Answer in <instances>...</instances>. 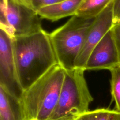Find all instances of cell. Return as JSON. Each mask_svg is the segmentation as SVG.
<instances>
[{"mask_svg":"<svg viewBox=\"0 0 120 120\" xmlns=\"http://www.w3.org/2000/svg\"><path fill=\"white\" fill-rule=\"evenodd\" d=\"M110 71L111 74L112 98L115 102V110L120 112V64L110 70Z\"/></svg>","mask_w":120,"mask_h":120,"instance_id":"4fadbf2b","label":"cell"},{"mask_svg":"<svg viewBox=\"0 0 120 120\" xmlns=\"http://www.w3.org/2000/svg\"><path fill=\"white\" fill-rule=\"evenodd\" d=\"M77 120H120V112L115 110L100 108L77 116Z\"/></svg>","mask_w":120,"mask_h":120,"instance_id":"7c38bea8","label":"cell"},{"mask_svg":"<svg viewBox=\"0 0 120 120\" xmlns=\"http://www.w3.org/2000/svg\"><path fill=\"white\" fill-rule=\"evenodd\" d=\"M84 71L79 68L65 70L57 104L48 120L68 114L78 116L89 111V105L93 98L84 77Z\"/></svg>","mask_w":120,"mask_h":120,"instance_id":"277c9868","label":"cell"},{"mask_svg":"<svg viewBox=\"0 0 120 120\" xmlns=\"http://www.w3.org/2000/svg\"><path fill=\"white\" fill-rule=\"evenodd\" d=\"M65 73L57 64L24 91L21 100L26 120H48L57 104Z\"/></svg>","mask_w":120,"mask_h":120,"instance_id":"7a4b0ae2","label":"cell"},{"mask_svg":"<svg viewBox=\"0 0 120 120\" xmlns=\"http://www.w3.org/2000/svg\"><path fill=\"white\" fill-rule=\"evenodd\" d=\"M77 117L74 114H68L52 120H77Z\"/></svg>","mask_w":120,"mask_h":120,"instance_id":"e0dca14e","label":"cell"},{"mask_svg":"<svg viewBox=\"0 0 120 120\" xmlns=\"http://www.w3.org/2000/svg\"><path fill=\"white\" fill-rule=\"evenodd\" d=\"M21 0L22 1L24 2L26 4H28L30 5L31 6V2H32V0Z\"/></svg>","mask_w":120,"mask_h":120,"instance_id":"ac0fdd59","label":"cell"},{"mask_svg":"<svg viewBox=\"0 0 120 120\" xmlns=\"http://www.w3.org/2000/svg\"><path fill=\"white\" fill-rule=\"evenodd\" d=\"M113 0H83L76 15L89 18H95Z\"/></svg>","mask_w":120,"mask_h":120,"instance_id":"8fae6325","label":"cell"},{"mask_svg":"<svg viewBox=\"0 0 120 120\" xmlns=\"http://www.w3.org/2000/svg\"><path fill=\"white\" fill-rule=\"evenodd\" d=\"M113 26L120 24V0H113Z\"/></svg>","mask_w":120,"mask_h":120,"instance_id":"5bb4252c","label":"cell"},{"mask_svg":"<svg viewBox=\"0 0 120 120\" xmlns=\"http://www.w3.org/2000/svg\"><path fill=\"white\" fill-rule=\"evenodd\" d=\"M95 18L74 15L49 33L58 64L65 70L75 68L86 35Z\"/></svg>","mask_w":120,"mask_h":120,"instance_id":"3957f363","label":"cell"},{"mask_svg":"<svg viewBox=\"0 0 120 120\" xmlns=\"http://www.w3.org/2000/svg\"><path fill=\"white\" fill-rule=\"evenodd\" d=\"M64 0H32L31 5L33 8L37 11L38 8L42 7Z\"/></svg>","mask_w":120,"mask_h":120,"instance_id":"9a60e30c","label":"cell"},{"mask_svg":"<svg viewBox=\"0 0 120 120\" xmlns=\"http://www.w3.org/2000/svg\"><path fill=\"white\" fill-rule=\"evenodd\" d=\"M0 120H26L22 100L1 86Z\"/></svg>","mask_w":120,"mask_h":120,"instance_id":"9c48e42d","label":"cell"},{"mask_svg":"<svg viewBox=\"0 0 120 120\" xmlns=\"http://www.w3.org/2000/svg\"><path fill=\"white\" fill-rule=\"evenodd\" d=\"M41 18L30 5L20 0H1L0 29L12 38L42 30Z\"/></svg>","mask_w":120,"mask_h":120,"instance_id":"5b68a950","label":"cell"},{"mask_svg":"<svg viewBox=\"0 0 120 120\" xmlns=\"http://www.w3.org/2000/svg\"><path fill=\"white\" fill-rule=\"evenodd\" d=\"M112 5L113 1L95 18L90 27L76 61L75 68L84 69L87 60L93 49L113 27Z\"/></svg>","mask_w":120,"mask_h":120,"instance_id":"52a82bcc","label":"cell"},{"mask_svg":"<svg viewBox=\"0 0 120 120\" xmlns=\"http://www.w3.org/2000/svg\"><path fill=\"white\" fill-rule=\"evenodd\" d=\"M120 64L119 53L111 29L93 49L84 69L110 70Z\"/></svg>","mask_w":120,"mask_h":120,"instance_id":"ba28073f","label":"cell"},{"mask_svg":"<svg viewBox=\"0 0 120 120\" xmlns=\"http://www.w3.org/2000/svg\"><path fill=\"white\" fill-rule=\"evenodd\" d=\"M83 0H66L45 6L37 12L41 18L56 21L61 18L73 16L79 8Z\"/></svg>","mask_w":120,"mask_h":120,"instance_id":"30bf717a","label":"cell"},{"mask_svg":"<svg viewBox=\"0 0 120 120\" xmlns=\"http://www.w3.org/2000/svg\"><path fill=\"white\" fill-rule=\"evenodd\" d=\"M0 86L22 99L24 92L19 81L12 45V38L0 29Z\"/></svg>","mask_w":120,"mask_h":120,"instance_id":"8992f818","label":"cell"},{"mask_svg":"<svg viewBox=\"0 0 120 120\" xmlns=\"http://www.w3.org/2000/svg\"><path fill=\"white\" fill-rule=\"evenodd\" d=\"M112 30L118 50L120 62V24L113 26Z\"/></svg>","mask_w":120,"mask_h":120,"instance_id":"2e32d148","label":"cell"},{"mask_svg":"<svg viewBox=\"0 0 120 120\" xmlns=\"http://www.w3.org/2000/svg\"><path fill=\"white\" fill-rule=\"evenodd\" d=\"M12 45L18 80L24 91L58 64L49 33L43 29L13 38Z\"/></svg>","mask_w":120,"mask_h":120,"instance_id":"6da1fadb","label":"cell"}]
</instances>
